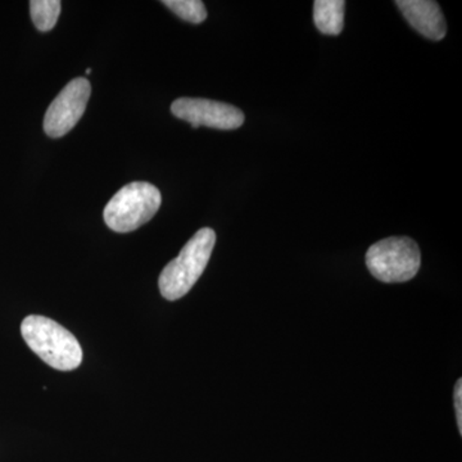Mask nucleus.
Masks as SVG:
<instances>
[{"label": "nucleus", "mask_w": 462, "mask_h": 462, "mask_svg": "<svg viewBox=\"0 0 462 462\" xmlns=\"http://www.w3.org/2000/svg\"><path fill=\"white\" fill-rule=\"evenodd\" d=\"M23 339L45 364L60 372L78 369L83 361L80 343L62 325L44 318L30 315L21 325Z\"/></svg>", "instance_id": "nucleus-1"}, {"label": "nucleus", "mask_w": 462, "mask_h": 462, "mask_svg": "<svg viewBox=\"0 0 462 462\" xmlns=\"http://www.w3.org/2000/svg\"><path fill=\"white\" fill-rule=\"evenodd\" d=\"M216 243V234L205 227L194 234L193 238L184 245L179 256L167 263L161 273V294L167 300H180L189 293L203 272H205Z\"/></svg>", "instance_id": "nucleus-2"}, {"label": "nucleus", "mask_w": 462, "mask_h": 462, "mask_svg": "<svg viewBox=\"0 0 462 462\" xmlns=\"http://www.w3.org/2000/svg\"><path fill=\"white\" fill-rule=\"evenodd\" d=\"M162 197L149 182L136 181L115 194L106 206V224L116 233H130L153 218L160 209Z\"/></svg>", "instance_id": "nucleus-3"}, {"label": "nucleus", "mask_w": 462, "mask_h": 462, "mask_svg": "<svg viewBox=\"0 0 462 462\" xmlns=\"http://www.w3.org/2000/svg\"><path fill=\"white\" fill-rule=\"evenodd\" d=\"M420 263V249L407 236L380 240L366 254L367 269L374 278L389 284L411 281L419 273Z\"/></svg>", "instance_id": "nucleus-4"}, {"label": "nucleus", "mask_w": 462, "mask_h": 462, "mask_svg": "<svg viewBox=\"0 0 462 462\" xmlns=\"http://www.w3.org/2000/svg\"><path fill=\"white\" fill-rule=\"evenodd\" d=\"M91 85L85 78L74 79L54 98L44 117V132L60 138L80 121L90 98Z\"/></svg>", "instance_id": "nucleus-5"}, {"label": "nucleus", "mask_w": 462, "mask_h": 462, "mask_svg": "<svg viewBox=\"0 0 462 462\" xmlns=\"http://www.w3.org/2000/svg\"><path fill=\"white\" fill-rule=\"evenodd\" d=\"M173 116L189 123L194 129L199 126L217 130H236L245 124V114L227 103L202 98H179L172 103Z\"/></svg>", "instance_id": "nucleus-6"}, {"label": "nucleus", "mask_w": 462, "mask_h": 462, "mask_svg": "<svg viewBox=\"0 0 462 462\" xmlns=\"http://www.w3.org/2000/svg\"><path fill=\"white\" fill-rule=\"evenodd\" d=\"M396 5L410 25L422 36L434 42L445 38L446 20L438 3L431 0H397Z\"/></svg>", "instance_id": "nucleus-7"}, {"label": "nucleus", "mask_w": 462, "mask_h": 462, "mask_svg": "<svg viewBox=\"0 0 462 462\" xmlns=\"http://www.w3.org/2000/svg\"><path fill=\"white\" fill-rule=\"evenodd\" d=\"M346 2L343 0H316L314 21L319 32L336 36L345 27Z\"/></svg>", "instance_id": "nucleus-8"}, {"label": "nucleus", "mask_w": 462, "mask_h": 462, "mask_svg": "<svg viewBox=\"0 0 462 462\" xmlns=\"http://www.w3.org/2000/svg\"><path fill=\"white\" fill-rule=\"evenodd\" d=\"M60 0H32L30 2V14L36 29L51 32L56 26L60 14Z\"/></svg>", "instance_id": "nucleus-9"}, {"label": "nucleus", "mask_w": 462, "mask_h": 462, "mask_svg": "<svg viewBox=\"0 0 462 462\" xmlns=\"http://www.w3.org/2000/svg\"><path fill=\"white\" fill-rule=\"evenodd\" d=\"M176 16L190 23H202L207 18L205 3L200 0H165L162 2Z\"/></svg>", "instance_id": "nucleus-10"}, {"label": "nucleus", "mask_w": 462, "mask_h": 462, "mask_svg": "<svg viewBox=\"0 0 462 462\" xmlns=\"http://www.w3.org/2000/svg\"><path fill=\"white\" fill-rule=\"evenodd\" d=\"M455 410L458 431L462 434V379H458L455 387Z\"/></svg>", "instance_id": "nucleus-11"}, {"label": "nucleus", "mask_w": 462, "mask_h": 462, "mask_svg": "<svg viewBox=\"0 0 462 462\" xmlns=\"http://www.w3.org/2000/svg\"><path fill=\"white\" fill-rule=\"evenodd\" d=\"M87 74H88V75L91 74V69H87Z\"/></svg>", "instance_id": "nucleus-12"}]
</instances>
